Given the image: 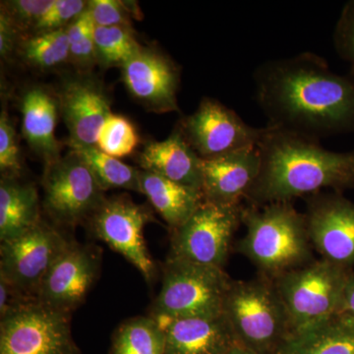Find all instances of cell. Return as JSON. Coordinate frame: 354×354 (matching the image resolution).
Listing matches in <instances>:
<instances>
[{
    "label": "cell",
    "instance_id": "8fae6325",
    "mask_svg": "<svg viewBox=\"0 0 354 354\" xmlns=\"http://www.w3.org/2000/svg\"><path fill=\"white\" fill-rule=\"evenodd\" d=\"M155 221L150 209L127 196L106 198L87 225L91 234L121 254L151 283L157 267L147 248L144 228Z\"/></svg>",
    "mask_w": 354,
    "mask_h": 354
},
{
    "label": "cell",
    "instance_id": "4fadbf2b",
    "mask_svg": "<svg viewBox=\"0 0 354 354\" xmlns=\"http://www.w3.org/2000/svg\"><path fill=\"white\" fill-rule=\"evenodd\" d=\"M101 266L99 247L72 242L46 274L37 293V301L71 314L85 301L99 278Z\"/></svg>",
    "mask_w": 354,
    "mask_h": 354
},
{
    "label": "cell",
    "instance_id": "d6a6232c",
    "mask_svg": "<svg viewBox=\"0 0 354 354\" xmlns=\"http://www.w3.org/2000/svg\"><path fill=\"white\" fill-rule=\"evenodd\" d=\"M85 0H55L44 14L31 35L59 31L67 27L87 9Z\"/></svg>",
    "mask_w": 354,
    "mask_h": 354
},
{
    "label": "cell",
    "instance_id": "f1b7e54d",
    "mask_svg": "<svg viewBox=\"0 0 354 354\" xmlns=\"http://www.w3.org/2000/svg\"><path fill=\"white\" fill-rule=\"evenodd\" d=\"M95 28L88 8L67 27L69 41V62L81 73H88L97 64L95 48Z\"/></svg>",
    "mask_w": 354,
    "mask_h": 354
},
{
    "label": "cell",
    "instance_id": "d6986e66",
    "mask_svg": "<svg viewBox=\"0 0 354 354\" xmlns=\"http://www.w3.org/2000/svg\"><path fill=\"white\" fill-rule=\"evenodd\" d=\"M142 171L202 189V160L177 127L164 141H150L137 156Z\"/></svg>",
    "mask_w": 354,
    "mask_h": 354
},
{
    "label": "cell",
    "instance_id": "9a60e30c",
    "mask_svg": "<svg viewBox=\"0 0 354 354\" xmlns=\"http://www.w3.org/2000/svg\"><path fill=\"white\" fill-rule=\"evenodd\" d=\"M57 99L71 150L97 147L100 129L113 113L102 84L87 73L70 77L62 84Z\"/></svg>",
    "mask_w": 354,
    "mask_h": 354
},
{
    "label": "cell",
    "instance_id": "d4e9b609",
    "mask_svg": "<svg viewBox=\"0 0 354 354\" xmlns=\"http://www.w3.org/2000/svg\"><path fill=\"white\" fill-rule=\"evenodd\" d=\"M94 174L97 183L106 192L111 189H125L141 193V169L124 164L120 158L102 152L97 147L74 149Z\"/></svg>",
    "mask_w": 354,
    "mask_h": 354
},
{
    "label": "cell",
    "instance_id": "5bb4252c",
    "mask_svg": "<svg viewBox=\"0 0 354 354\" xmlns=\"http://www.w3.org/2000/svg\"><path fill=\"white\" fill-rule=\"evenodd\" d=\"M310 241L321 258L354 267V204L341 193L319 192L307 197Z\"/></svg>",
    "mask_w": 354,
    "mask_h": 354
},
{
    "label": "cell",
    "instance_id": "8992f818",
    "mask_svg": "<svg viewBox=\"0 0 354 354\" xmlns=\"http://www.w3.org/2000/svg\"><path fill=\"white\" fill-rule=\"evenodd\" d=\"M232 281L225 269L167 256L162 288L151 306L150 316L160 320L223 315Z\"/></svg>",
    "mask_w": 354,
    "mask_h": 354
},
{
    "label": "cell",
    "instance_id": "7a4b0ae2",
    "mask_svg": "<svg viewBox=\"0 0 354 354\" xmlns=\"http://www.w3.org/2000/svg\"><path fill=\"white\" fill-rule=\"evenodd\" d=\"M257 149L259 176L245 198L250 206L291 202L323 189L342 194L354 188V151L332 152L320 141L269 125Z\"/></svg>",
    "mask_w": 354,
    "mask_h": 354
},
{
    "label": "cell",
    "instance_id": "83f0119b",
    "mask_svg": "<svg viewBox=\"0 0 354 354\" xmlns=\"http://www.w3.org/2000/svg\"><path fill=\"white\" fill-rule=\"evenodd\" d=\"M138 144L136 128L131 121L120 114L111 113L97 135V148L120 160L134 153Z\"/></svg>",
    "mask_w": 354,
    "mask_h": 354
},
{
    "label": "cell",
    "instance_id": "ffe728a7",
    "mask_svg": "<svg viewBox=\"0 0 354 354\" xmlns=\"http://www.w3.org/2000/svg\"><path fill=\"white\" fill-rule=\"evenodd\" d=\"M59 102L44 86L26 88L21 97L22 134L30 148L44 165L58 160L62 155V145L55 137Z\"/></svg>",
    "mask_w": 354,
    "mask_h": 354
},
{
    "label": "cell",
    "instance_id": "4dcf8cb0",
    "mask_svg": "<svg viewBox=\"0 0 354 354\" xmlns=\"http://www.w3.org/2000/svg\"><path fill=\"white\" fill-rule=\"evenodd\" d=\"M23 167L17 133L12 121L2 109L0 114V172L1 177L20 178Z\"/></svg>",
    "mask_w": 354,
    "mask_h": 354
},
{
    "label": "cell",
    "instance_id": "6da1fadb",
    "mask_svg": "<svg viewBox=\"0 0 354 354\" xmlns=\"http://www.w3.org/2000/svg\"><path fill=\"white\" fill-rule=\"evenodd\" d=\"M253 78L269 127L317 141L354 133V76L335 73L315 53L264 62Z\"/></svg>",
    "mask_w": 354,
    "mask_h": 354
},
{
    "label": "cell",
    "instance_id": "3957f363",
    "mask_svg": "<svg viewBox=\"0 0 354 354\" xmlns=\"http://www.w3.org/2000/svg\"><path fill=\"white\" fill-rule=\"evenodd\" d=\"M241 221L246 232L236 250L257 268L258 276L274 281L315 260L306 216L291 202L247 205Z\"/></svg>",
    "mask_w": 354,
    "mask_h": 354
},
{
    "label": "cell",
    "instance_id": "277c9868",
    "mask_svg": "<svg viewBox=\"0 0 354 354\" xmlns=\"http://www.w3.org/2000/svg\"><path fill=\"white\" fill-rule=\"evenodd\" d=\"M223 316L237 344L256 354H278L291 337L290 320L274 281L264 277L232 279Z\"/></svg>",
    "mask_w": 354,
    "mask_h": 354
},
{
    "label": "cell",
    "instance_id": "e575fe53",
    "mask_svg": "<svg viewBox=\"0 0 354 354\" xmlns=\"http://www.w3.org/2000/svg\"><path fill=\"white\" fill-rule=\"evenodd\" d=\"M24 37L13 24L6 12L0 10V57L8 60L17 53L21 41Z\"/></svg>",
    "mask_w": 354,
    "mask_h": 354
},
{
    "label": "cell",
    "instance_id": "ac0fdd59",
    "mask_svg": "<svg viewBox=\"0 0 354 354\" xmlns=\"http://www.w3.org/2000/svg\"><path fill=\"white\" fill-rule=\"evenodd\" d=\"M157 321L165 332V354H227L239 344L223 315Z\"/></svg>",
    "mask_w": 354,
    "mask_h": 354
},
{
    "label": "cell",
    "instance_id": "5b68a950",
    "mask_svg": "<svg viewBox=\"0 0 354 354\" xmlns=\"http://www.w3.org/2000/svg\"><path fill=\"white\" fill-rule=\"evenodd\" d=\"M353 269L320 258L274 279L291 337L308 334L337 316Z\"/></svg>",
    "mask_w": 354,
    "mask_h": 354
},
{
    "label": "cell",
    "instance_id": "30bf717a",
    "mask_svg": "<svg viewBox=\"0 0 354 354\" xmlns=\"http://www.w3.org/2000/svg\"><path fill=\"white\" fill-rule=\"evenodd\" d=\"M71 314L26 300L0 318V354H81Z\"/></svg>",
    "mask_w": 354,
    "mask_h": 354
},
{
    "label": "cell",
    "instance_id": "cb8c5ba5",
    "mask_svg": "<svg viewBox=\"0 0 354 354\" xmlns=\"http://www.w3.org/2000/svg\"><path fill=\"white\" fill-rule=\"evenodd\" d=\"M111 353L165 354L164 330L151 316L129 319L114 332Z\"/></svg>",
    "mask_w": 354,
    "mask_h": 354
},
{
    "label": "cell",
    "instance_id": "8d00e7d4",
    "mask_svg": "<svg viewBox=\"0 0 354 354\" xmlns=\"http://www.w3.org/2000/svg\"><path fill=\"white\" fill-rule=\"evenodd\" d=\"M227 354H256L254 353L253 351H249L243 346H239V344H236L234 348L230 349V351Z\"/></svg>",
    "mask_w": 354,
    "mask_h": 354
},
{
    "label": "cell",
    "instance_id": "4316f807",
    "mask_svg": "<svg viewBox=\"0 0 354 354\" xmlns=\"http://www.w3.org/2000/svg\"><path fill=\"white\" fill-rule=\"evenodd\" d=\"M94 39L97 64L104 68H121L143 48L135 39L131 28L95 26Z\"/></svg>",
    "mask_w": 354,
    "mask_h": 354
},
{
    "label": "cell",
    "instance_id": "e0dca14e",
    "mask_svg": "<svg viewBox=\"0 0 354 354\" xmlns=\"http://www.w3.org/2000/svg\"><path fill=\"white\" fill-rule=\"evenodd\" d=\"M201 167L204 200L223 205H242V200H245L259 176V151L256 147L202 160Z\"/></svg>",
    "mask_w": 354,
    "mask_h": 354
},
{
    "label": "cell",
    "instance_id": "d590c367",
    "mask_svg": "<svg viewBox=\"0 0 354 354\" xmlns=\"http://www.w3.org/2000/svg\"><path fill=\"white\" fill-rule=\"evenodd\" d=\"M337 316L344 317L354 323V271L349 277Z\"/></svg>",
    "mask_w": 354,
    "mask_h": 354
},
{
    "label": "cell",
    "instance_id": "7402d4cb",
    "mask_svg": "<svg viewBox=\"0 0 354 354\" xmlns=\"http://www.w3.org/2000/svg\"><path fill=\"white\" fill-rule=\"evenodd\" d=\"M140 183L142 194L148 198L171 232L181 227L204 200L202 190L142 169Z\"/></svg>",
    "mask_w": 354,
    "mask_h": 354
},
{
    "label": "cell",
    "instance_id": "603a6c76",
    "mask_svg": "<svg viewBox=\"0 0 354 354\" xmlns=\"http://www.w3.org/2000/svg\"><path fill=\"white\" fill-rule=\"evenodd\" d=\"M278 354H354V323L335 317L313 332L290 337Z\"/></svg>",
    "mask_w": 354,
    "mask_h": 354
},
{
    "label": "cell",
    "instance_id": "2e32d148",
    "mask_svg": "<svg viewBox=\"0 0 354 354\" xmlns=\"http://www.w3.org/2000/svg\"><path fill=\"white\" fill-rule=\"evenodd\" d=\"M121 78L133 99L147 111L156 113L179 111V69L162 51L143 46L121 67Z\"/></svg>",
    "mask_w": 354,
    "mask_h": 354
},
{
    "label": "cell",
    "instance_id": "1f68e13d",
    "mask_svg": "<svg viewBox=\"0 0 354 354\" xmlns=\"http://www.w3.org/2000/svg\"><path fill=\"white\" fill-rule=\"evenodd\" d=\"M55 0H8L1 1L0 10L6 13L23 37L30 36Z\"/></svg>",
    "mask_w": 354,
    "mask_h": 354
},
{
    "label": "cell",
    "instance_id": "836d02e7",
    "mask_svg": "<svg viewBox=\"0 0 354 354\" xmlns=\"http://www.w3.org/2000/svg\"><path fill=\"white\" fill-rule=\"evenodd\" d=\"M334 46L337 55L351 65V74L354 76V0L342 8L335 28Z\"/></svg>",
    "mask_w": 354,
    "mask_h": 354
},
{
    "label": "cell",
    "instance_id": "7c38bea8",
    "mask_svg": "<svg viewBox=\"0 0 354 354\" xmlns=\"http://www.w3.org/2000/svg\"><path fill=\"white\" fill-rule=\"evenodd\" d=\"M184 138L202 160H209L256 148L264 128L247 124L232 109L204 97L194 113L178 124Z\"/></svg>",
    "mask_w": 354,
    "mask_h": 354
},
{
    "label": "cell",
    "instance_id": "f546056e",
    "mask_svg": "<svg viewBox=\"0 0 354 354\" xmlns=\"http://www.w3.org/2000/svg\"><path fill=\"white\" fill-rule=\"evenodd\" d=\"M88 7L99 27L131 28L133 18H138L140 12L136 2L120 0H92Z\"/></svg>",
    "mask_w": 354,
    "mask_h": 354
},
{
    "label": "cell",
    "instance_id": "ba28073f",
    "mask_svg": "<svg viewBox=\"0 0 354 354\" xmlns=\"http://www.w3.org/2000/svg\"><path fill=\"white\" fill-rule=\"evenodd\" d=\"M73 241L64 230L41 220L25 234L0 242V279L20 297L36 299L46 274Z\"/></svg>",
    "mask_w": 354,
    "mask_h": 354
},
{
    "label": "cell",
    "instance_id": "9c48e42d",
    "mask_svg": "<svg viewBox=\"0 0 354 354\" xmlns=\"http://www.w3.org/2000/svg\"><path fill=\"white\" fill-rule=\"evenodd\" d=\"M242 205L203 200L192 216L172 230L169 257L225 269L242 223Z\"/></svg>",
    "mask_w": 354,
    "mask_h": 354
},
{
    "label": "cell",
    "instance_id": "484cf974",
    "mask_svg": "<svg viewBox=\"0 0 354 354\" xmlns=\"http://www.w3.org/2000/svg\"><path fill=\"white\" fill-rule=\"evenodd\" d=\"M17 53L23 62L32 68L41 71L57 68L69 62V41L66 29L24 37Z\"/></svg>",
    "mask_w": 354,
    "mask_h": 354
},
{
    "label": "cell",
    "instance_id": "52a82bcc",
    "mask_svg": "<svg viewBox=\"0 0 354 354\" xmlns=\"http://www.w3.org/2000/svg\"><path fill=\"white\" fill-rule=\"evenodd\" d=\"M41 206L53 225L74 228L87 223L106 199L94 174L73 150L44 165Z\"/></svg>",
    "mask_w": 354,
    "mask_h": 354
},
{
    "label": "cell",
    "instance_id": "44dd1931",
    "mask_svg": "<svg viewBox=\"0 0 354 354\" xmlns=\"http://www.w3.org/2000/svg\"><path fill=\"white\" fill-rule=\"evenodd\" d=\"M43 220L38 190L20 178L0 179V242L15 239Z\"/></svg>",
    "mask_w": 354,
    "mask_h": 354
}]
</instances>
